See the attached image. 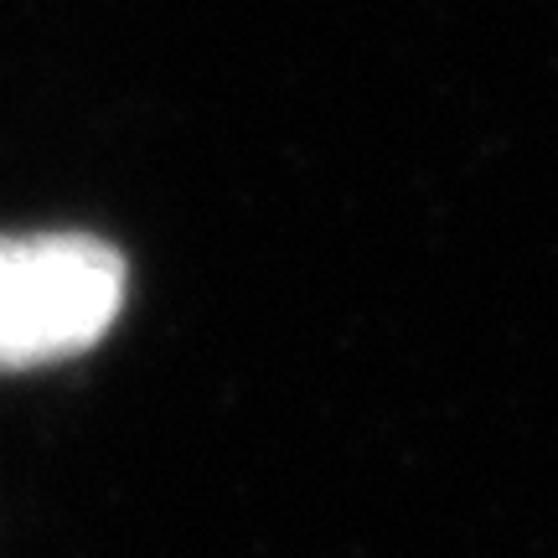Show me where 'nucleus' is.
Instances as JSON below:
<instances>
[{
	"mask_svg": "<svg viewBox=\"0 0 558 558\" xmlns=\"http://www.w3.org/2000/svg\"><path fill=\"white\" fill-rule=\"evenodd\" d=\"M124 305V259L94 233H0V373L99 347Z\"/></svg>",
	"mask_w": 558,
	"mask_h": 558,
	"instance_id": "f257e3e1",
	"label": "nucleus"
}]
</instances>
